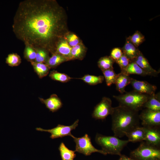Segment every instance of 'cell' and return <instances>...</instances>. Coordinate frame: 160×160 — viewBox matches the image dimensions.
Here are the masks:
<instances>
[{
  "label": "cell",
  "mask_w": 160,
  "mask_h": 160,
  "mask_svg": "<svg viewBox=\"0 0 160 160\" xmlns=\"http://www.w3.org/2000/svg\"><path fill=\"white\" fill-rule=\"evenodd\" d=\"M123 54L131 61L137 57L140 50L131 42L128 37H127L125 43L121 48Z\"/></svg>",
  "instance_id": "2e32d148"
},
{
  "label": "cell",
  "mask_w": 160,
  "mask_h": 160,
  "mask_svg": "<svg viewBox=\"0 0 160 160\" xmlns=\"http://www.w3.org/2000/svg\"><path fill=\"white\" fill-rule=\"evenodd\" d=\"M123 54L121 49L119 47H115L112 50L110 56L115 62L119 59Z\"/></svg>",
  "instance_id": "836d02e7"
},
{
  "label": "cell",
  "mask_w": 160,
  "mask_h": 160,
  "mask_svg": "<svg viewBox=\"0 0 160 160\" xmlns=\"http://www.w3.org/2000/svg\"><path fill=\"white\" fill-rule=\"evenodd\" d=\"M86 52L85 47L80 43L71 48L69 60L74 59L82 60Z\"/></svg>",
  "instance_id": "ffe728a7"
},
{
  "label": "cell",
  "mask_w": 160,
  "mask_h": 160,
  "mask_svg": "<svg viewBox=\"0 0 160 160\" xmlns=\"http://www.w3.org/2000/svg\"><path fill=\"white\" fill-rule=\"evenodd\" d=\"M49 76L52 79L62 83L67 82L73 79L67 74L60 73L55 70L51 71Z\"/></svg>",
  "instance_id": "484cf974"
},
{
  "label": "cell",
  "mask_w": 160,
  "mask_h": 160,
  "mask_svg": "<svg viewBox=\"0 0 160 160\" xmlns=\"http://www.w3.org/2000/svg\"><path fill=\"white\" fill-rule=\"evenodd\" d=\"M65 39L71 47L75 46L80 43L78 37L73 33H69L67 34L65 36Z\"/></svg>",
  "instance_id": "d6a6232c"
},
{
  "label": "cell",
  "mask_w": 160,
  "mask_h": 160,
  "mask_svg": "<svg viewBox=\"0 0 160 160\" xmlns=\"http://www.w3.org/2000/svg\"><path fill=\"white\" fill-rule=\"evenodd\" d=\"M83 80L85 82L90 85H95L101 83L104 80L103 76H96L90 75H86L78 78Z\"/></svg>",
  "instance_id": "d4e9b609"
},
{
  "label": "cell",
  "mask_w": 160,
  "mask_h": 160,
  "mask_svg": "<svg viewBox=\"0 0 160 160\" xmlns=\"http://www.w3.org/2000/svg\"><path fill=\"white\" fill-rule=\"evenodd\" d=\"M96 143L101 146L106 154L119 155L129 141L121 140L115 136H107L97 133L95 137Z\"/></svg>",
  "instance_id": "277c9868"
},
{
  "label": "cell",
  "mask_w": 160,
  "mask_h": 160,
  "mask_svg": "<svg viewBox=\"0 0 160 160\" xmlns=\"http://www.w3.org/2000/svg\"><path fill=\"white\" fill-rule=\"evenodd\" d=\"M58 149L62 160H73L76 157L75 151L69 149L63 142L61 143Z\"/></svg>",
  "instance_id": "603a6c76"
},
{
  "label": "cell",
  "mask_w": 160,
  "mask_h": 160,
  "mask_svg": "<svg viewBox=\"0 0 160 160\" xmlns=\"http://www.w3.org/2000/svg\"><path fill=\"white\" fill-rule=\"evenodd\" d=\"M114 136L121 137L133 128L139 126L138 111L119 105L113 108L111 115Z\"/></svg>",
  "instance_id": "7a4b0ae2"
},
{
  "label": "cell",
  "mask_w": 160,
  "mask_h": 160,
  "mask_svg": "<svg viewBox=\"0 0 160 160\" xmlns=\"http://www.w3.org/2000/svg\"><path fill=\"white\" fill-rule=\"evenodd\" d=\"M131 78L129 75L123 72L117 74L115 83L116 89L121 94L126 92L125 88L130 84Z\"/></svg>",
  "instance_id": "9a60e30c"
},
{
  "label": "cell",
  "mask_w": 160,
  "mask_h": 160,
  "mask_svg": "<svg viewBox=\"0 0 160 160\" xmlns=\"http://www.w3.org/2000/svg\"><path fill=\"white\" fill-rule=\"evenodd\" d=\"M115 61L109 56H106L101 57L97 62L99 68L102 71L113 68V65Z\"/></svg>",
  "instance_id": "cb8c5ba5"
},
{
  "label": "cell",
  "mask_w": 160,
  "mask_h": 160,
  "mask_svg": "<svg viewBox=\"0 0 160 160\" xmlns=\"http://www.w3.org/2000/svg\"><path fill=\"white\" fill-rule=\"evenodd\" d=\"M151 95L133 90L113 97L118 102L119 105L139 111L144 108L145 103Z\"/></svg>",
  "instance_id": "3957f363"
},
{
  "label": "cell",
  "mask_w": 160,
  "mask_h": 160,
  "mask_svg": "<svg viewBox=\"0 0 160 160\" xmlns=\"http://www.w3.org/2000/svg\"><path fill=\"white\" fill-rule=\"evenodd\" d=\"M131 61H132L123 54L121 57L115 62L120 67L121 71L123 72L125 70Z\"/></svg>",
  "instance_id": "1f68e13d"
},
{
  "label": "cell",
  "mask_w": 160,
  "mask_h": 160,
  "mask_svg": "<svg viewBox=\"0 0 160 160\" xmlns=\"http://www.w3.org/2000/svg\"><path fill=\"white\" fill-rule=\"evenodd\" d=\"M119 160H135L131 158L127 157L125 156H121Z\"/></svg>",
  "instance_id": "e575fe53"
},
{
  "label": "cell",
  "mask_w": 160,
  "mask_h": 160,
  "mask_svg": "<svg viewBox=\"0 0 160 160\" xmlns=\"http://www.w3.org/2000/svg\"><path fill=\"white\" fill-rule=\"evenodd\" d=\"M79 122V120L77 119L70 126L58 124L57 127L50 129H46L40 127L36 128V129L38 131L50 133L51 135L50 137L52 139L62 138L67 136H71L72 135L71 131L75 129L78 126Z\"/></svg>",
  "instance_id": "52a82bcc"
},
{
  "label": "cell",
  "mask_w": 160,
  "mask_h": 160,
  "mask_svg": "<svg viewBox=\"0 0 160 160\" xmlns=\"http://www.w3.org/2000/svg\"><path fill=\"white\" fill-rule=\"evenodd\" d=\"M39 98L41 103L44 104L46 108L52 112L58 111L63 105L61 101L55 94H52L49 98L46 99L40 97Z\"/></svg>",
  "instance_id": "4fadbf2b"
},
{
  "label": "cell",
  "mask_w": 160,
  "mask_h": 160,
  "mask_svg": "<svg viewBox=\"0 0 160 160\" xmlns=\"http://www.w3.org/2000/svg\"><path fill=\"white\" fill-rule=\"evenodd\" d=\"M128 37L132 44L137 48L145 40V36L138 31H136L132 35Z\"/></svg>",
  "instance_id": "4dcf8cb0"
},
{
  "label": "cell",
  "mask_w": 160,
  "mask_h": 160,
  "mask_svg": "<svg viewBox=\"0 0 160 160\" xmlns=\"http://www.w3.org/2000/svg\"><path fill=\"white\" fill-rule=\"evenodd\" d=\"M122 72L129 75L131 74H135L144 76H149L148 73L133 61L131 62L125 70Z\"/></svg>",
  "instance_id": "44dd1931"
},
{
  "label": "cell",
  "mask_w": 160,
  "mask_h": 160,
  "mask_svg": "<svg viewBox=\"0 0 160 160\" xmlns=\"http://www.w3.org/2000/svg\"><path fill=\"white\" fill-rule=\"evenodd\" d=\"M113 108L112 106L111 99L109 98L104 97L95 107L92 114V117L96 119L104 120L108 116L111 114Z\"/></svg>",
  "instance_id": "ba28073f"
},
{
  "label": "cell",
  "mask_w": 160,
  "mask_h": 160,
  "mask_svg": "<svg viewBox=\"0 0 160 160\" xmlns=\"http://www.w3.org/2000/svg\"><path fill=\"white\" fill-rule=\"evenodd\" d=\"M143 127L145 130L144 141L159 147L160 144V132L159 127Z\"/></svg>",
  "instance_id": "8fae6325"
},
{
  "label": "cell",
  "mask_w": 160,
  "mask_h": 160,
  "mask_svg": "<svg viewBox=\"0 0 160 160\" xmlns=\"http://www.w3.org/2000/svg\"><path fill=\"white\" fill-rule=\"evenodd\" d=\"M24 44L25 45L23 53L24 58L30 62L34 61L36 55L35 49L28 44Z\"/></svg>",
  "instance_id": "4316f807"
},
{
  "label": "cell",
  "mask_w": 160,
  "mask_h": 160,
  "mask_svg": "<svg viewBox=\"0 0 160 160\" xmlns=\"http://www.w3.org/2000/svg\"><path fill=\"white\" fill-rule=\"evenodd\" d=\"M132 156L139 160H159L160 150L159 147L142 141L138 147L131 153Z\"/></svg>",
  "instance_id": "5b68a950"
},
{
  "label": "cell",
  "mask_w": 160,
  "mask_h": 160,
  "mask_svg": "<svg viewBox=\"0 0 160 160\" xmlns=\"http://www.w3.org/2000/svg\"><path fill=\"white\" fill-rule=\"evenodd\" d=\"M133 61L148 73L149 76H156L159 73V71H156L151 66L148 60L140 51Z\"/></svg>",
  "instance_id": "7c38bea8"
},
{
  "label": "cell",
  "mask_w": 160,
  "mask_h": 160,
  "mask_svg": "<svg viewBox=\"0 0 160 160\" xmlns=\"http://www.w3.org/2000/svg\"><path fill=\"white\" fill-rule=\"evenodd\" d=\"M107 85L110 86L115 84L117 74L115 72L113 68L108 69L102 71Z\"/></svg>",
  "instance_id": "f1b7e54d"
},
{
  "label": "cell",
  "mask_w": 160,
  "mask_h": 160,
  "mask_svg": "<svg viewBox=\"0 0 160 160\" xmlns=\"http://www.w3.org/2000/svg\"><path fill=\"white\" fill-rule=\"evenodd\" d=\"M71 48L66 40L62 38L57 43L55 53L62 55L69 60Z\"/></svg>",
  "instance_id": "e0dca14e"
},
{
  "label": "cell",
  "mask_w": 160,
  "mask_h": 160,
  "mask_svg": "<svg viewBox=\"0 0 160 160\" xmlns=\"http://www.w3.org/2000/svg\"><path fill=\"white\" fill-rule=\"evenodd\" d=\"M34 71L40 78L47 76L49 73L50 68L45 63H38L34 61L30 62Z\"/></svg>",
  "instance_id": "7402d4cb"
},
{
  "label": "cell",
  "mask_w": 160,
  "mask_h": 160,
  "mask_svg": "<svg viewBox=\"0 0 160 160\" xmlns=\"http://www.w3.org/2000/svg\"><path fill=\"white\" fill-rule=\"evenodd\" d=\"M130 84L134 90L144 94L152 95L155 93L157 87L145 81H140L131 78Z\"/></svg>",
  "instance_id": "30bf717a"
},
{
  "label": "cell",
  "mask_w": 160,
  "mask_h": 160,
  "mask_svg": "<svg viewBox=\"0 0 160 160\" xmlns=\"http://www.w3.org/2000/svg\"><path fill=\"white\" fill-rule=\"evenodd\" d=\"M71 136L73 138L76 143L75 151L86 156L89 155L94 152L107 154L103 150L97 149L93 145L91 138L87 134L80 137H76L72 135Z\"/></svg>",
  "instance_id": "8992f818"
},
{
  "label": "cell",
  "mask_w": 160,
  "mask_h": 160,
  "mask_svg": "<svg viewBox=\"0 0 160 160\" xmlns=\"http://www.w3.org/2000/svg\"><path fill=\"white\" fill-rule=\"evenodd\" d=\"M68 61L66 57L56 53L52 54L45 63L50 68H56L58 65L65 61Z\"/></svg>",
  "instance_id": "d6986e66"
},
{
  "label": "cell",
  "mask_w": 160,
  "mask_h": 160,
  "mask_svg": "<svg viewBox=\"0 0 160 160\" xmlns=\"http://www.w3.org/2000/svg\"><path fill=\"white\" fill-rule=\"evenodd\" d=\"M143 127H159L160 125V111L145 108L139 115Z\"/></svg>",
  "instance_id": "9c48e42d"
},
{
  "label": "cell",
  "mask_w": 160,
  "mask_h": 160,
  "mask_svg": "<svg viewBox=\"0 0 160 160\" xmlns=\"http://www.w3.org/2000/svg\"><path fill=\"white\" fill-rule=\"evenodd\" d=\"M21 63V57L16 53H10L6 58V63L11 67L18 66Z\"/></svg>",
  "instance_id": "f546056e"
},
{
  "label": "cell",
  "mask_w": 160,
  "mask_h": 160,
  "mask_svg": "<svg viewBox=\"0 0 160 160\" xmlns=\"http://www.w3.org/2000/svg\"><path fill=\"white\" fill-rule=\"evenodd\" d=\"M66 19L63 9L55 0H25L19 4L13 31L24 44L53 54L58 41L66 33Z\"/></svg>",
  "instance_id": "6da1fadb"
},
{
  "label": "cell",
  "mask_w": 160,
  "mask_h": 160,
  "mask_svg": "<svg viewBox=\"0 0 160 160\" xmlns=\"http://www.w3.org/2000/svg\"><path fill=\"white\" fill-rule=\"evenodd\" d=\"M35 49L36 51V55L34 62L38 63H45L49 57V52L44 48Z\"/></svg>",
  "instance_id": "83f0119b"
},
{
  "label": "cell",
  "mask_w": 160,
  "mask_h": 160,
  "mask_svg": "<svg viewBox=\"0 0 160 160\" xmlns=\"http://www.w3.org/2000/svg\"><path fill=\"white\" fill-rule=\"evenodd\" d=\"M125 135L129 142H136L144 141L145 130L143 127H137L127 132Z\"/></svg>",
  "instance_id": "5bb4252c"
},
{
  "label": "cell",
  "mask_w": 160,
  "mask_h": 160,
  "mask_svg": "<svg viewBox=\"0 0 160 160\" xmlns=\"http://www.w3.org/2000/svg\"><path fill=\"white\" fill-rule=\"evenodd\" d=\"M144 108L154 111H160L159 93L151 95L145 103Z\"/></svg>",
  "instance_id": "ac0fdd59"
}]
</instances>
